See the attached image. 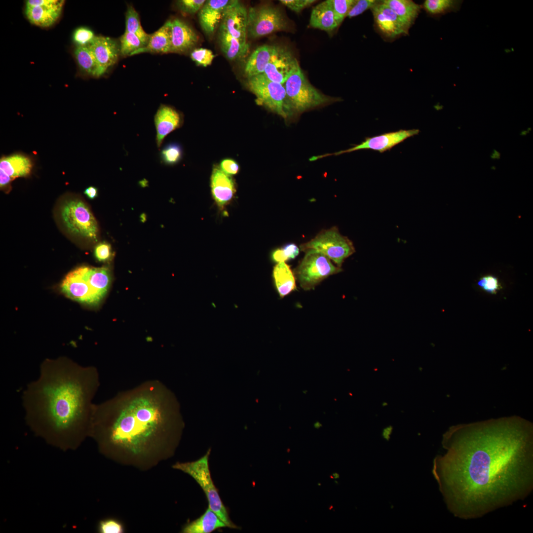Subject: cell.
I'll return each mask as SVG.
<instances>
[{
  "mask_svg": "<svg viewBox=\"0 0 533 533\" xmlns=\"http://www.w3.org/2000/svg\"><path fill=\"white\" fill-rule=\"evenodd\" d=\"M434 473L450 512L481 517L533 489V425L513 416L452 426Z\"/></svg>",
  "mask_w": 533,
  "mask_h": 533,
  "instance_id": "6da1fadb",
  "label": "cell"
},
{
  "mask_svg": "<svg viewBox=\"0 0 533 533\" xmlns=\"http://www.w3.org/2000/svg\"><path fill=\"white\" fill-rule=\"evenodd\" d=\"M100 384L94 367L66 357L45 360L38 378L22 395L26 423L49 445L76 449L90 434L93 400Z\"/></svg>",
  "mask_w": 533,
  "mask_h": 533,
  "instance_id": "7a4b0ae2",
  "label": "cell"
},
{
  "mask_svg": "<svg viewBox=\"0 0 533 533\" xmlns=\"http://www.w3.org/2000/svg\"><path fill=\"white\" fill-rule=\"evenodd\" d=\"M178 413L167 387L147 380L94 404L90 435L104 445L139 454L165 438Z\"/></svg>",
  "mask_w": 533,
  "mask_h": 533,
  "instance_id": "3957f363",
  "label": "cell"
},
{
  "mask_svg": "<svg viewBox=\"0 0 533 533\" xmlns=\"http://www.w3.org/2000/svg\"><path fill=\"white\" fill-rule=\"evenodd\" d=\"M210 450L199 459L191 462H178L173 467L193 478L203 490L208 502V507L224 522L227 527L238 529L230 520L228 510L224 505L217 488L211 478L209 457Z\"/></svg>",
  "mask_w": 533,
  "mask_h": 533,
  "instance_id": "277c9868",
  "label": "cell"
},
{
  "mask_svg": "<svg viewBox=\"0 0 533 533\" xmlns=\"http://www.w3.org/2000/svg\"><path fill=\"white\" fill-rule=\"evenodd\" d=\"M293 113H301L340 98L328 96L313 87L299 66L283 84Z\"/></svg>",
  "mask_w": 533,
  "mask_h": 533,
  "instance_id": "5b68a950",
  "label": "cell"
},
{
  "mask_svg": "<svg viewBox=\"0 0 533 533\" xmlns=\"http://www.w3.org/2000/svg\"><path fill=\"white\" fill-rule=\"evenodd\" d=\"M301 251L316 250L341 267L344 261L355 252L353 243L347 236L342 235L336 227L323 229L310 241L302 244Z\"/></svg>",
  "mask_w": 533,
  "mask_h": 533,
  "instance_id": "8992f818",
  "label": "cell"
},
{
  "mask_svg": "<svg viewBox=\"0 0 533 533\" xmlns=\"http://www.w3.org/2000/svg\"><path fill=\"white\" fill-rule=\"evenodd\" d=\"M304 257L296 268L294 275L300 286L305 290L313 289L328 276L343 271L335 266L322 253L309 249L305 251Z\"/></svg>",
  "mask_w": 533,
  "mask_h": 533,
  "instance_id": "52a82bcc",
  "label": "cell"
},
{
  "mask_svg": "<svg viewBox=\"0 0 533 533\" xmlns=\"http://www.w3.org/2000/svg\"><path fill=\"white\" fill-rule=\"evenodd\" d=\"M247 85L257 103L286 118L292 113L283 84L271 81L263 74L248 78Z\"/></svg>",
  "mask_w": 533,
  "mask_h": 533,
  "instance_id": "ba28073f",
  "label": "cell"
},
{
  "mask_svg": "<svg viewBox=\"0 0 533 533\" xmlns=\"http://www.w3.org/2000/svg\"><path fill=\"white\" fill-rule=\"evenodd\" d=\"M288 29V23L277 7L263 5L248 10L247 37L256 38Z\"/></svg>",
  "mask_w": 533,
  "mask_h": 533,
  "instance_id": "9c48e42d",
  "label": "cell"
},
{
  "mask_svg": "<svg viewBox=\"0 0 533 533\" xmlns=\"http://www.w3.org/2000/svg\"><path fill=\"white\" fill-rule=\"evenodd\" d=\"M62 221L68 230L74 234L96 240L97 222L88 207L77 199L66 201L61 210Z\"/></svg>",
  "mask_w": 533,
  "mask_h": 533,
  "instance_id": "30bf717a",
  "label": "cell"
},
{
  "mask_svg": "<svg viewBox=\"0 0 533 533\" xmlns=\"http://www.w3.org/2000/svg\"><path fill=\"white\" fill-rule=\"evenodd\" d=\"M419 132V130L417 129H401L372 137H367L361 143L354 145L349 149L337 152L334 153L325 154L316 156L315 157L313 156L311 157V160L312 161L316 160L330 155H338L345 153L365 149L372 150L382 153L390 150L393 147L403 142L407 138L418 135Z\"/></svg>",
  "mask_w": 533,
  "mask_h": 533,
  "instance_id": "8fae6325",
  "label": "cell"
},
{
  "mask_svg": "<svg viewBox=\"0 0 533 533\" xmlns=\"http://www.w3.org/2000/svg\"><path fill=\"white\" fill-rule=\"evenodd\" d=\"M61 289L66 296L81 304L94 305L101 301L84 275L81 266L66 276Z\"/></svg>",
  "mask_w": 533,
  "mask_h": 533,
  "instance_id": "7c38bea8",
  "label": "cell"
},
{
  "mask_svg": "<svg viewBox=\"0 0 533 533\" xmlns=\"http://www.w3.org/2000/svg\"><path fill=\"white\" fill-rule=\"evenodd\" d=\"M64 1L61 0H27L26 17L34 25L41 27H49L60 17Z\"/></svg>",
  "mask_w": 533,
  "mask_h": 533,
  "instance_id": "4fadbf2b",
  "label": "cell"
},
{
  "mask_svg": "<svg viewBox=\"0 0 533 533\" xmlns=\"http://www.w3.org/2000/svg\"><path fill=\"white\" fill-rule=\"evenodd\" d=\"M299 66L297 59L288 49L277 46L263 74L271 81L284 84Z\"/></svg>",
  "mask_w": 533,
  "mask_h": 533,
  "instance_id": "5bb4252c",
  "label": "cell"
},
{
  "mask_svg": "<svg viewBox=\"0 0 533 533\" xmlns=\"http://www.w3.org/2000/svg\"><path fill=\"white\" fill-rule=\"evenodd\" d=\"M371 9L376 27L384 37L392 39L408 33L409 28L382 1Z\"/></svg>",
  "mask_w": 533,
  "mask_h": 533,
  "instance_id": "9a60e30c",
  "label": "cell"
},
{
  "mask_svg": "<svg viewBox=\"0 0 533 533\" xmlns=\"http://www.w3.org/2000/svg\"><path fill=\"white\" fill-rule=\"evenodd\" d=\"M248 10L236 0L227 10L220 25L222 29L237 39L242 43H247Z\"/></svg>",
  "mask_w": 533,
  "mask_h": 533,
  "instance_id": "2e32d148",
  "label": "cell"
},
{
  "mask_svg": "<svg viewBox=\"0 0 533 533\" xmlns=\"http://www.w3.org/2000/svg\"><path fill=\"white\" fill-rule=\"evenodd\" d=\"M236 0H207L198 12V20L203 32L211 35L216 31L228 9Z\"/></svg>",
  "mask_w": 533,
  "mask_h": 533,
  "instance_id": "e0dca14e",
  "label": "cell"
},
{
  "mask_svg": "<svg viewBox=\"0 0 533 533\" xmlns=\"http://www.w3.org/2000/svg\"><path fill=\"white\" fill-rule=\"evenodd\" d=\"M87 46L93 54L103 75L115 64L120 55L119 44L109 37L95 36Z\"/></svg>",
  "mask_w": 533,
  "mask_h": 533,
  "instance_id": "ac0fdd59",
  "label": "cell"
},
{
  "mask_svg": "<svg viewBox=\"0 0 533 533\" xmlns=\"http://www.w3.org/2000/svg\"><path fill=\"white\" fill-rule=\"evenodd\" d=\"M181 114L173 107L161 104L154 116L156 129V144L158 149L161 147L165 138L174 130L179 128L182 123Z\"/></svg>",
  "mask_w": 533,
  "mask_h": 533,
  "instance_id": "d6986e66",
  "label": "cell"
},
{
  "mask_svg": "<svg viewBox=\"0 0 533 533\" xmlns=\"http://www.w3.org/2000/svg\"><path fill=\"white\" fill-rule=\"evenodd\" d=\"M198 41V35L187 23L179 18L171 20L170 52L185 53L192 49Z\"/></svg>",
  "mask_w": 533,
  "mask_h": 533,
  "instance_id": "ffe728a7",
  "label": "cell"
},
{
  "mask_svg": "<svg viewBox=\"0 0 533 533\" xmlns=\"http://www.w3.org/2000/svg\"><path fill=\"white\" fill-rule=\"evenodd\" d=\"M211 190L214 199L223 207L233 196L235 191L231 178L221 169H214L211 176Z\"/></svg>",
  "mask_w": 533,
  "mask_h": 533,
  "instance_id": "44dd1931",
  "label": "cell"
},
{
  "mask_svg": "<svg viewBox=\"0 0 533 533\" xmlns=\"http://www.w3.org/2000/svg\"><path fill=\"white\" fill-rule=\"evenodd\" d=\"M33 167L30 157L21 153L3 156L0 160V171L12 180L17 177L28 176Z\"/></svg>",
  "mask_w": 533,
  "mask_h": 533,
  "instance_id": "7402d4cb",
  "label": "cell"
},
{
  "mask_svg": "<svg viewBox=\"0 0 533 533\" xmlns=\"http://www.w3.org/2000/svg\"><path fill=\"white\" fill-rule=\"evenodd\" d=\"M171 46V20L167 21L159 29L150 35L148 42L144 47L132 55L143 53H167Z\"/></svg>",
  "mask_w": 533,
  "mask_h": 533,
  "instance_id": "603a6c76",
  "label": "cell"
},
{
  "mask_svg": "<svg viewBox=\"0 0 533 533\" xmlns=\"http://www.w3.org/2000/svg\"><path fill=\"white\" fill-rule=\"evenodd\" d=\"M276 47V45H263L252 53L244 67V73L248 78L264 73Z\"/></svg>",
  "mask_w": 533,
  "mask_h": 533,
  "instance_id": "cb8c5ba5",
  "label": "cell"
},
{
  "mask_svg": "<svg viewBox=\"0 0 533 533\" xmlns=\"http://www.w3.org/2000/svg\"><path fill=\"white\" fill-rule=\"evenodd\" d=\"M309 26L327 32H331L339 26L335 20L330 0L324 1L313 8Z\"/></svg>",
  "mask_w": 533,
  "mask_h": 533,
  "instance_id": "d4e9b609",
  "label": "cell"
},
{
  "mask_svg": "<svg viewBox=\"0 0 533 533\" xmlns=\"http://www.w3.org/2000/svg\"><path fill=\"white\" fill-rule=\"evenodd\" d=\"M224 527H227L224 522L208 507L201 516L187 524L182 532L210 533Z\"/></svg>",
  "mask_w": 533,
  "mask_h": 533,
  "instance_id": "484cf974",
  "label": "cell"
},
{
  "mask_svg": "<svg viewBox=\"0 0 533 533\" xmlns=\"http://www.w3.org/2000/svg\"><path fill=\"white\" fill-rule=\"evenodd\" d=\"M273 277L277 291L281 298L296 288L295 275L285 262L279 263L274 266Z\"/></svg>",
  "mask_w": 533,
  "mask_h": 533,
  "instance_id": "4316f807",
  "label": "cell"
},
{
  "mask_svg": "<svg viewBox=\"0 0 533 533\" xmlns=\"http://www.w3.org/2000/svg\"><path fill=\"white\" fill-rule=\"evenodd\" d=\"M83 272L93 289L102 300L108 292L111 281L109 270L105 267L81 266Z\"/></svg>",
  "mask_w": 533,
  "mask_h": 533,
  "instance_id": "83f0119b",
  "label": "cell"
},
{
  "mask_svg": "<svg viewBox=\"0 0 533 533\" xmlns=\"http://www.w3.org/2000/svg\"><path fill=\"white\" fill-rule=\"evenodd\" d=\"M219 41L221 49L226 57L234 60L244 57L249 51L248 43H242L226 31L219 29Z\"/></svg>",
  "mask_w": 533,
  "mask_h": 533,
  "instance_id": "f1b7e54d",
  "label": "cell"
},
{
  "mask_svg": "<svg viewBox=\"0 0 533 533\" xmlns=\"http://www.w3.org/2000/svg\"><path fill=\"white\" fill-rule=\"evenodd\" d=\"M388 6L401 21L410 28L420 12L421 6L410 0H384Z\"/></svg>",
  "mask_w": 533,
  "mask_h": 533,
  "instance_id": "f546056e",
  "label": "cell"
},
{
  "mask_svg": "<svg viewBox=\"0 0 533 533\" xmlns=\"http://www.w3.org/2000/svg\"><path fill=\"white\" fill-rule=\"evenodd\" d=\"M75 55L79 67L84 72L95 77L103 75L93 54L87 45L77 46L75 51Z\"/></svg>",
  "mask_w": 533,
  "mask_h": 533,
  "instance_id": "4dcf8cb0",
  "label": "cell"
},
{
  "mask_svg": "<svg viewBox=\"0 0 533 533\" xmlns=\"http://www.w3.org/2000/svg\"><path fill=\"white\" fill-rule=\"evenodd\" d=\"M463 0H426L423 7L426 12L433 16H439L446 13L458 11Z\"/></svg>",
  "mask_w": 533,
  "mask_h": 533,
  "instance_id": "1f68e13d",
  "label": "cell"
},
{
  "mask_svg": "<svg viewBox=\"0 0 533 533\" xmlns=\"http://www.w3.org/2000/svg\"><path fill=\"white\" fill-rule=\"evenodd\" d=\"M125 32L135 34L141 39L146 45L147 44L150 35L144 31L141 24L139 14L131 5L128 6L125 13Z\"/></svg>",
  "mask_w": 533,
  "mask_h": 533,
  "instance_id": "d6a6232c",
  "label": "cell"
},
{
  "mask_svg": "<svg viewBox=\"0 0 533 533\" xmlns=\"http://www.w3.org/2000/svg\"><path fill=\"white\" fill-rule=\"evenodd\" d=\"M146 46L145 43L133 33L125 32L120 38V54L131 56L136 51Z\"/></svg>",
  "mask_w": 533,
  "mask_h": 533,
  "instance_id": "836d02e7",
  "label": "cell"
},
{
  "mask_svg": "<svg viewBox=\"0 0 533 533\" xmlns=\"http://www.w3.org/2000/svg\"><path fill=\"white\" fill-rule=\"evenodd\" d=\"M182 156V148L177 143L166 144L159 152L160 161L168 165L177 164L181 160Z\"/></svg>",
  "mask_w": 533,
  "mask_h": 533,
  "instance_id": "e575fe53",
  "label": "cell"
},
{
  "mask_svg": "<svg viewBox=\"0 0 533 533\" xmlns=\"http://www.w3.org/2000/svg\"><path fill=\"white\" fill-rule=\"evenodd\" d=\"M356 0H330L335 20L339 25L343 22Z\"/></svg>",
  "mask_w": 533,
  "mask_h": 533,
  "instance_id": "d590c367",
  "label": "cell"
},
{
  "mask_svg": "<svg viewBox=\"0 0 533 533\" xmlns=\"http://www.w3.org/2000/svg\"><path fill=\"white\" fill-rule=\"evenodd\" d=\"M299 253V248L294 243L288 244L282 248L274 251L272 260L278 263L295 259Z\"/></svg>",
  "mask_w": 533,
  "mask_h": 533,
  "instance_id": "8d00e7d4",
  "label": "cell"
},
{
  "mask_svg": "<svg viewBox=\"0 0 533 533\" xmlns=\"http://www.w3.org/2000/svg\"><path fill=\"white\" fill-rule=\"evenodd\" d=\"M190 56L197 65L203 67L211 65L215 57L211 50L204 48L194 49L190 52Z\"/></svg>",
  "mask_w": 533,
  "mask_h": 533,
  "instance_id": "74e56055",
  "label": "cell"
},
{
  "mask_svg": "<svg viewBox=\"0 0 533 533\" xmlns=\"http://www.w3.org/2000/svg\"><path fill=\"white\" fill-rule=\"evenodd\" d=\"M478 286L487 293L495 294L501 288L499 280L495 276L487 275L481 277L477 282Z\"/></svg>",
  "mask_w": 533,
  "mask_h": 533,
  "instance_id": "f35d334b",
  "label": "cell"
},
{
  "mask_svg": "<svg viewBox=\"0 0 533 533\" xmlns=\"http://www.w3.org/2000/svg\"><path fill=\"white\" fill-rule=\"evenodd\" d=\"M95 37L94 33L86 27H79L76 29L73 34V39L77 46L88 45Z\"/></svg>",
  "mask_w": 533,
  "mask_h": 533,
  "instance_id": "ab89813d",
  "label": "cell"
},
{
  "mask_svg": "<svg viewBox=\"0 0 533 533\" xmlns=\"http://www.w3.org/2000/svg\"><path fill=\"white\" fill-rule=\"evenodd\" d=\"M205 1V0H180L177 1V4L182 12L193 14L200 10Z\"/></svg>",
  "mask_w": 533,
  "mask_h": 533,
  "instance_id": "60d3db41",
  "label": "cell"
},
{
  "mask_svg": "<svg viewBox=\"0 0 533 533\" xmlns=\"http://www.w3.org/2000/svg\"><path fill=\"white\" fill-rule=\"evenodd\" d=\"M379 1L376 0H356L347 17L352 18L358 16L369 9H372Z\"/></svg>",
  "mask_w": 533,
  "mask_h": 533,
  "instance_id": "b9f144b4",
  "label": "cell"
},
{
  "mask_svg": "<svg viewBox=\"0 0 533 533\" xmlns=\"http://www.w3.org/2000/svg\"><path fill=\"white\" fill-rule=\"evenodd\" d=\"M99 531L102 533H121L123 531L122 525L113 519H107L100 522Z\"/></svg>",
  "mask_w": 533,
  "mask_h": 533,
  "instance_id": "7bdbcfd3",
  "label": "cell"
},
{
  "mask_svg": "<svg viewBox=\"0 0 533 533\" xmlns=\"http://www.w3.org/2000/svg\"><path fill=\"white\" fill-rule=\"evenodd\" d=\"M315 0H281L280 2L291 10L298 13L310 6Z\"/></svg>",
  "mask_w": 533,
  "mask_h": 533,
  "instance_id": "ee69618b",
  "label": "cell"
},
{
  "mask_svg": "<svg viewBox=\"0 0 533 533\" xmlns=\"http://www.w3.org/2000/svg\"><path fill=\"white\" fill-rule=\"evenodd\" d=\"M94 254L96 258L99 261L108 260L112 255L110 245L105 242L99 244L95 247Z\"/></svg>",
  "mask_w": 533,
  "mask_h": 533,
  "instance_id": "f6af8a7d",
  "label": "cell"
},
{
  "mask_svg": "<svg viewBox=\"0 0 533 533\" xmlns=\"http://www.w3.org/2000/svg\"><path fill=\"white\" fill-rule=\"evenodd\" d=\"M221 169L228 175L236 174L239 170L237 163L231 159H225L222 161L220 164Z\"/></svg>",
  "mask_w": 533,
  "mask_h": 533,
  "instance_id": "bcb514c9",
  "label": "cell"
},
{
  "mask_svg": "<svg viewBox=\"0 0 533 533\" xmlns=\"http://www.w3.org/2000/svg\"><path fill=\"white\" fill-rule=\"evenodd\" d=\"M84 193L89 199H93L98 196V189L94 187L90 186L84 190Z\"/></svg>",
  "mask_w": 533,
  "mask_h": 533,
  "instance_id": "7dc6e473",
  "label": "cell"
},
{
  "mask_svg": "<svg viewBox=\"0 0 533 533\" xmlns=\"http://www.w3.org/2000/svg\"><path fill=\"white\" fill-rule=\"evenodd\" d=\"M12 180L2 172L0 171V186L1 188H4L8 185Z\"/></svg>",
  "mask_w": 533,
  "mask_h": 533,
  "instance_id": "c3c4849f",
  "label": "cell"
},
{
  "mask_svg": "<svg viewBox=\"0 0 533 533\" xmlns=\"http://www.w3.org/2000/svg\"><path fill=\"white\" fill-rule=\"evenodd\" d=\"M391 430H392L391 427H387V428H385L383 430V434H382L383 437L384 438L386 439H388L389 436L390 434H391Z\"/></svg>",
  "mask_w": 533,
  "mask_h": 533,
  "instance_id": "681fc988",
  "label": "cell"
},
{
  "mask_svg": "<svg viewBox=\"0 0 533 533\" xmlns=\"http://www.w3.org/2000/svg\"><path fill=\"white\" fill-rule=\"evenodd\" d=\"M490 157L492 159H498L500 157V153L496 150L494 149Z\"/></svg>",
  "mask_w": 533,
  "mask_h": 533,
  "instance_id": "f907efd6",
  "label": "cell"
},
{
  "mask_svg": "<svg viewBox=\"0 0 533 533\" xmlns=\"http://www.w3.org/2000/svg\"><path fill=\"white\" fill-rule=\"evenodd\" d=\"M531 130V128H529L526 130H523L520 133V135H521V136H526L530 132V131Z\"/></svg>",
  "mask_w": 533,
  "mask_h": 533,
  "instance_id": "816d5d0a",
  "label": "cell"
},
{
  "mask_svg": "<svg viewBox=\"0 0 533 533\" xmlns=\"http://www.w3.org/2000/svg\"><path fill=\"white\" fill-rule=\"evenodd\" d=\"M333 477L335 479H337L339 477V475L337 473H334L333 474Z\"/></svg>",
  "mask_w": 533,
  "mask_h": 533,
  "instance_id": "f5cc1de1",
  "label": "cell"
}]
</instances>
